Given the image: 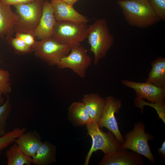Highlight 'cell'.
I'll return each mask as SVG.
<instances>
[{
  "instance_id": "6da1fadb",
  "label": "cell",
  "mask_w": 165,
  "mask_h": 165,
  "mask_svg": "<svg viewBox=\"0 0 165 165\" xmlns=\"http://www.w3.org/2000/svg\"><path fill=\"white\" fill-rule=\"evenodd\" d=\"M117 3L125 20L130 26L147 28L160 20L148 0H119Z\"/></svg>"
},
{
  "instance_id": "7a4b0ae2",
  "label": "cell",
  "mask_w": 165,
  "mask_h": 165,
  "mask_svg": "<svg viewBox=\"0 0 165 165\" xmlns=\"http://www.w3.org/2000/svg\"><path fill=\"white\" fill-rule=\"evenodd\" d=\"M86 38L90 46V50L94 56L93 63L98 64L106 56L114 42V38L111 33L105 19L96 20L88 28Z\"/></svg>"
},
{
  "instance_id": "3957f363",
  "label": "cell",
  "mask_w": 165,
  "mask_h": 165,
  "mask_svg": "<svg viewBox=\"0 0 165 165\" xmlns=\"http://www.w3.org/2000/svg\"><path fill=\"white\" fill-rule=\"evenodd\" d=\"M44 1L37 0L14 6L15 13L19 16L14 28L15 33H28L34 36L42 15Z\"/></svg>"
},
{
  "instance_id": "277c9868",
  "label": "cell",
  "mask_w": 165,
  "mask_h": 165,
  "mask_svg": "<svg viewBox=\"0 0 165 165\" xmlns=\"http://www.w3.org/2000/svg\"><path fill=\"white\" fill-rule=\"evenodd\" d=\"M86 125L88 134L92 138V144L86 156L84 165H88L92 153L97 150H101L105 155L122 149L121 144L110 131L108 133L104 132L100 129L97 123L94 121Z\"/></svg>"
},
{
  "instance_id": "5b68a950",
  "label": "cell",
  "mask_w": 165,
  "mask_h": 165,
  "mask_svg": "<svg viewBox=\"0 0 165 165\" xmlns=\"http://www.w3.org/2000/svg\"><path fill=\"white\" fill-rule=\"evenodd\" d=\"M88 28L86 23L57 21L52 38L60 43L72 47L80 45L86 38Z\"/></svg>"
},
{
  "instance_id": "8992f818",
  "label": "cell",
  "mask_w": 165,
  "mask_h": 165,
  "mask_svg": "<svg viewBox=\"0 0 165 165\" xmlns=\"http://www.w3.org/2000/svg\"><path fill=\"white\" fill-rule=\"evenodd\" d=\"M145 125L142 122L135 124L133 130L126 134L125 140L121 144V147L122 149H130L154 163L155 160L148 143L152 137L145 132Z\"/></svg>"
},
{
  "instance_id": "52a82bcc",
  "label": "cell",
  "mask_w": 165,
  "mask_h": 165,
  "mask_svg": "<svg viewBox=\"0 0 165 165\" xmlns=\"http://www.w3.org/2000/svg\"><path fill=\"white\" fill-rule=\"evenodd\" d=\"M32 48L36 56L49 65H55L60 59L69 53L71 47L51 37L36 40Z\"/></svg>"
},
{
  "instance_id": "ba28073f",
  "label": "cell",
  "mask_w": 165,
  "mask_h": 165,
  "mask_svg": "<svg viewBox=\"0 0 165 165\" xmlns=\"http://www.w3.org/2000/svg\"><path fill=\"white\" fill-rule=\"evenodd\" d=\"M91 63L87 50L79 45L71 47L69 53L60 59L56 65L60 69H71L79 77L83 78Z\"/></svg>"
},
{
  "instance_id": "9c48e42d",
  "label": "cell",
  "mask_w": 165,
  "mask_h": 165,
  "mask_svg": "<svg viewBox=\"0 0 165 165\" xmlns=\"http://www.w3.org/2000/svg\"><path fill=\"white\" fill-rule=\"evenodd\" d=\"M122 105L120 100L112 96L107 97L101 116L97 122L100 127H105L112 132L121 144L124 140L119 130L115 113L119 112Z\"/></svg>"
},
{
  "instance_id": "30bf717a",
  "label": "cell",
  "mask_w": 165,
  "mask_h": 165,
  "mask_svg": "<svg viewBox=\"0 0 165 165\" xmlns=\"http://www.w3.org/2000/svg\"><path fill=\"white\" fill-rule=\"evenodd\" d=\"M121 82L133 89L138 98H145L153 103L165 101V87H160L147 82H141L125 79L122 80Z\"/></svg>"
},
{
  "instance_id": "8fae6325",
  "label": "cell",
  "mask_w": 165,
  "mask_h": 165,
  "mask_svg": "<svg viewBox=\"0 0 165 165\" xmlns=\"http://www.w3.org/2000/svg\"><path fill=\"white\" fill-rule=\"evenodd\" d=\"M56 22L52 5L48 0H44L42 15L34 33L35 38L39 40L52 37Z\"/></svg>"
},
{
  "instance_id": "7c38bea8",
  "label": "cell",
  "mask_w": 165,
  "mask_h": 165,
  "mask_svg": "<svg viewBox=\"0 0 165 165\" xmlns=\"http://www.w3.org/2000/svg\"><path fill=\"white\" fill-rule=\"evenodd\" d=\"M144 157L142 155L128 149H122L105 155L99 165H142Z\"/></svg>"
},
{
  "instance_id": "4fadbf2b",
  "label": "cell",
  "mask_w": 165,
  "mask_h": 165,
  "mask_svg": "<svg viewBox=\"0 0 165 165\" xmlns=\"http://www.w3.org/2000/svg\"><path fill=\"white\" fill-rule=\"evenodd\" d=\"M54 15L57 22L69 21L86 23L87 17L77 11L73 8L61 0H50Z\"/></svg>"
},
{
  "instance_id": "5bb4252c",
  "label": "cell",
  "mask_w": 165,
  "mask_h": 165,
  "mask_svg": "<svg viewBox=\"0 0 165 165\" xmlns=\"http://www.w3.org/2000/svg\"><path fill=\"white\" fill-rule=\"evenodd\" d=\"M19 19L18 15L12 10L11 6L0 0V38L12 37Z\"/></svg>"
},
{
  "instance_id": "9a60e30c",
  "label": "cell",
  "mask_w": 165,
  "mask_h": 165,
  "mask_svg": "<svg viewBox=\"0 0 165 165\" xmlns=\"http://www.w3.org/2000/svg\"><path fill=\"white\" fill-rule=\"evenodd\" d=\"M14 142L25 155L31 158L43 142L40 134L35 130L24 133Z\"/></svg>"
},
{
  "instance_id": "2e32d148",
  "label": "cell",
  "mask_w": 165,
  "mask_h": 165,
  "mask_svg": "<svg viewBox=\"0 0 165 165\" xmlns=\"http://www.w3.org/2000/svg\"><path fill=\"white\" fill-rule=\"evenodd\" d=\"M82 101L92 121L97 123L101 116L105 99L98 94L92 93L84 95Z\"/></svg>"
},
{
  "instance_id": "e0dca14e",
  "label": "cell",
  "mask_w": 165,
  "mask_h": 165,
  "mask_svg": "<svg viewBox=\"0 0 165 165\" xmlns=\"http://www.w3.org/2000/svg\"><path fill=\"white\" fill-rule=\"evenodd\" d=\"M55 146L48 141L43 142L32 157L35 165H47L56 161Z\"/></svg>"
},
{
  "instance_id": "ac0fdd59",
  "label": "cell",
  "mask_w": 165,
  "mask_h": 165,
  "mask_svg": "<svg viewBox=\"0 0 165 165\" xmlns=\"http://www.w3.org/2000/svg\"><path fill=\"white\" fill-rule=\"evenodd\" d=\"M151 69L146 82L165 87V58L158 57L151 63Z\"/></svg>"
},
{
  "instance_id": "d6986e66",
  "label": "cell",
  "mask_w": 165,
  "mask_h": 165,
  "mask_svg": "<svg viewBox=\"0 0 165 165\" xmlns=\"http://www.w3.org/2000/svg\"><path fill=\"white\" fill-rule=\"evenodd\" d=\"M69 115L73 122L78 125H86L92 122L82 102H74L69 108Z\"/></svg>"
},
{
  "instance_id": "ffe728a7",
  "label": "cell",
  "mask_w": 165,
  "mask_h": 165,
  "mask_svg": "<svg viewBox=\"0 0 165 165\" xmlns=\"http://www.w3.org/2000/svg\"><path fill=\"white\" fill-rule=\"evenodd\" d=\"M6 155L7 165H30L32 158L25 155L16 143L6 150Z\"/></svg>"
},
{
  "instance_id": "44dd1931",
  "label": "cell",
  "mask_w": 165,
  "mask_h": 165,
  "mask_svg": "<svg viewBox=\"0 0 165 165\" xmlns=\"http://www.w3.org/2000/svg\"><path fill=\"white\" fill-rule=\"evenodd\" d=\"M26 130L24 127H15L12 131L6 132L0 137V157L2 151L14 142V140L24 133Z\"/></svg>"
},
{
  "instance_id": "7402d4cb",
  "label": "cell",
  "mask_w": 165,
  "mask_h": 165,
  "mask_svg": "<svg viewBox=\"0 0 165 165\" xmlns=\"http://www.w3.org/2000/svg\"><path fill=\"white\" fill-rule=\"evenodd\" d=\"M11 105L9 96L7 94L6 101L0 105V137L6 133L7 121L11 111Z\"/></svg>"
},
{
  "instance_id": "603a6c76",
  "label": "cell",
  "mask_w": 165,
  "mask_h": 165,
  "mask_svg": "<svg viewBox=\"0 0 165 165\" xmlns=\"http://www.w3.org/2000/svg\"><path fill=\"white\" fill-rule=\"evenodd\" d=\"M135 105L138 108H141L142 112L144 105H148L153 108L156 111L159 116V118L161 119L163 122L165 123V102H164L158 103H148L144 101L142 99L137 97L135 100Z\"/></svg>"
},
{
  "instance_id": "cb8c5ba5",
  "label": "cell",
  "mask_w": 165,
  "mask_h": 165,
  "mask_svg": "<svg viewBox=\"0 0 165 165\" xmlns=\"http://www.w3.org/2000/svg\"><path fill=\"white\" fill-rule=\"evenodd\" d=\"M8 42L13 47L16 53L26 54L32 52V48L27 45L23 40L17 37L6 38Z\"/></svg>"
},
{
  "instance_id": "d4e9b609",
  "label": "cell",
  "mask_w": 165,
  "mask_h": 165,
  "mask_svg": "<svg viewBox=\"0 0 165 165\" xmlns=\"http://www.w3.org/2000/svg\"><path fill=\"white\" fill-rule=\"evenodd\" d=\"M11 91L10 74L8 71L0 68V92L7 95Z\"/></svg>"
},
{
  "instance_id": "484cf974",
  "label": "cell",
  "mask_w": 165,
  "mask_h": 165,
  "mask_svg": "<svg viewBox=\"0 0 165 165\" xmlns=\"http://www.w3.org/2000/svg\"><path fill=\"white\" fill-rule=\"evenodd\" d=\"M155 13L160 20H165V0H148Z\"/></svg>"
},
{
  "instance_id": "4316f807",
  "label": "cell",
  "mask_w": 165,
  "mask_h": 165,
  "mask_svg": "<svg viewBox=\"0 0 165 165\" xmlns=\"http://www.w3.org/2000/svg\"><path fill=\"white\" fill-rule=\"evenodd\" d=\"M15 37L21 39L27 45L31 47L36 41L34 36L30 33H16Z\"/></svg>"
},
{
  "instance_id": "83f0119b",
  "label": "cell",
  "mask_w": 165,
  "mask_h": 165,
  "mask_svg": "<svg viewBox=\"0 0 165 165\" xmlns=\"http://www.w3.org/2000/svg\"><path fill=\"white\" fill-rule=\"evenodd\" d=\"M3 3L10 6L24 4L33 2L37 0H0Z\"/></svg>"
},
{
  "instance_id": "f1b7e54d",
  "label": "cell",
  "mask_w": 165,
  "mask_h": 165,
  "mask_svg": "<svg viewBox=\"0 0 165 165\" xmlns=\"http://www.w3.org/2000/svg\"><path fill=\"white\" fill-rule=\"evenodd\" d=\"M159 154L163 159L165 158V141L163 142L160 148H157Z\"/></svg>"
},
{
  "instance_id": "f546056e",
  "label": "cell",
  "mask_w": 165,
  "mask_h": 165,
  "mask_svg": "<svg viewBox=\"0 0 165 165\" xmlns=\"http://www.w3.org/2000/svg\"><path fill=\"white\" fill-rule=\"evenodd\" d=\"M66 3L69 5L73 6L79 0H61Z\"/></svg>"
},
{
  "instance_id": "4dcf8cb0",
  "label": "cell",
  "mask_w": 165,
  "mask_h": 165,
  "mask_svg": "<svg viewBox=\"0 0 165 165\" xmlns=\"http://www.w3.org/2000/svg\"><path fill=\"white\" fill-rule=\"evenodd\" d=\"M3 94L0 92V105H2L4 103V98L2 97Z\"/></svg>"
},
{
  "instance_id": "1f68e13d",
  "label": "cell",
  "mask_w": 165,
  "mask_h": 165,
  "mask_svg": "<svg viewBox=\"0 0 165 165\" xmlns=\"http://www.w3.org/2000/svg\"><path fill=\"white\" fill-rule=\"evenodd\" d=\"M124 0V1H126V0Z\"/></svg>"
}]
</instances>
